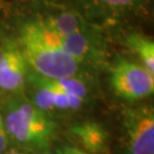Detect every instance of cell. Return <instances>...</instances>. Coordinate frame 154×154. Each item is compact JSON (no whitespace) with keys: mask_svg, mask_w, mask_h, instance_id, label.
<instances>
[{"mask_svg":"<svg viewBox=\"0 0 154 154\" xmlns=\"http://www.w3.org/2000/svg\"><path fill=\"white\" fill-rule=\"evenodd\" d=\"M55 37L62 48L81 65L94 63L102 54V45L91 28L67 37Z\"/></svg>","mask_w":154,"mask_h":154,"instance_id":"obj_6","label":"cell"},{"mask_svg":"<svg viewBox=\"0 0 154 154\" xmlns=\"http://www.w3.org/2000/svg\"><path fill=\"white\" fill-rule=\"evenodd\" d=\"M2 154H30L25 151H20V149H9V151H5Z\"/></svg>","mask_w":154,"mask_h":154,"instance_id":"obj_13","label":"cell"},{"mask_svg":"<svg viewBox=\"0 0 154 154\" xmlns=\"http://www.w3.org/2000/svg\"><path fill=\"white\" fill-rule=\"evenodd\" d=\"M75 154H89V153L86 152V151H83V149H79V147H77V149H75Z\"/></svg>","mask_w":154,"mask_h":154,"instance_id":"obj_15","label":"cell"},{"mask_svg":"<svg viewBox=\"0 0 154 154\" xmlns=\"http://www.w3.org/2000/svg\"><path fill=\"white\" fill-rule=\"evenodd\" d=\"M7 146H8V135L6 130H0V154L7 151Z\"/></svg>","mask_w":154,"mask_h":154,"instance_id":"obj_11","label":"cell"},{"mask_svg":"<svg viewBox=\"0 0 154 154\" xmlns=\"http://www.w3.org/2000/svg\"><path fill=\"white\" fill-rule=\"evenodd\" d=\"M29 66L16 40H5L0 46V89L16 93L28 81Z\"/></svg>","mask_w":154,"mask_h":154,"instance_id":"obj_5","label":"cell"},{"mask_svg":"<svg viewBox=\"0 0 154 154\" xmlns=\"http://www.w3.org/2000/svg\"><path fill=\"white\" fill-rule=\"evenodd\" d=\"M128 154H154V113L149 106L125 113Z\"/></svg>","mask_w":154,"mask_h":154,"instance_id":"obj_4","label":"cell"},{"mask_svg":"<svg viewBox=\"0 0 154 154\" xmlns=\"http://www.w3.org/2000/svg\"><path fill=\"white\" fill-rule=\"evenodd\" d=\"M75 149L74 146H63L60 149H57V154H75Z\"/></svg>","mask_w":154,"mask_h":154,"instance_id":"obj_12","label":"cell"},{"mask_svg":"<svg viewBox=\"0 0 154 154\" xmlns=\"http://www.w3.org/2000/svg\"><path fill=\"white\" fill-rule=\"evenodd\" d=\"M126 46L137 57L139 64L154 74V42L143 33H130L126 38Z\"/></svg>","mask_w":154,"mask_h":154,"instance_id":"obj_9","label":"cell"},{"mask_svg":"<svg viewBox=\"0 0 154 154\" xmlns=\"http://www.w3.org/2000/svg\"><path fill=\"white\" fill-rule=\"evenodd\" d=\"M29 69L47 79L78 75L81 64L58 44L55 34L37 18L23 23L16 39Z\"/></svg>","mask_w":154,"mask_h":154,"instance_id":"obj_1","label":"cell"},{"mask_svg":"<svg viewBox=\"0 0 154 154\" xmlns=\"http://www.w3.org/2000/svg\"><path fill=\"white\" fill-rule=\"evenodd\" d=\"M37 20L48 31L58 37H67L91 28L81 14L69 9L48 11L37 17Z\"/></svg>","mask_w":154,"mask_h":154,"instance_id":"obj_7","label":"cell"},{"mask_svg":"<svg viewBox=\"0 0 154 154\" xmlns=\"http://www.w3.org/2000/svg\"><path fill=\"white\" fill-rule=\"evenodd\" d=\"M0 130H5V126H4V118L0 114Z\"/></svg>","mask_w":154,"mask_h":154,"instance_id":"obj_14","label":"cell"},{"mask_svg":"<svg viewBox=\"0 0 154 154\" xmlns=\"http://www.w3.org/2000/svg\"><path fill=\"white\" fill-rule=\"evenodd\" d=\"M4 126L14 142L32 152L48 154L55 136V122L25 99L14 100L8 105L4 118Z\"/></svg>","mask_w":154,"mask_h":154,"instance_id":"obj_2","label":"cell"},{"mask_svg":"<svg viewBox=\"0 0 154 154\" xmlns=\"http://www.w3.org/2000/svg\"><path fill=\"white\" fill-rule=\"evenodd\" d=\"M73 136L88 153L103 152L107 143V132L104 127L94 121H86L74 125L71 129Z\"/></svg>","mask_w":154,"mask_h":154,"instance_id":"obj_8","label":"cell"},{"mask_svg":"<svg viewBox=\"0 0 154 154\" xmlns=\"http://www.w3.org/2000/svg\"><path fill=\"white\" fill-rule=\"evenodd\" d=\"M77 1L100 11L122 13V11H135L142 7L147 0H77Z\"/></svg>","mask_w":154,"mask_h":154,"instance_id":"obj_10","label":"cell"},{"mask_svg":"<svg viewBox=\"0 0 154 154\" xmlns=\"http://www.w3.org/2000/svg\"><path fill=\"white\" fill-rule=\"evenodd\" d=\"M110 82L119 97L130 102L149 97L154 93L153 73L123 57L118 58L111 67Z\"/></svg>","mask_w":154,"mask_h":154,"instance_id":"obj_3","label":"cell"}]
</instances>
